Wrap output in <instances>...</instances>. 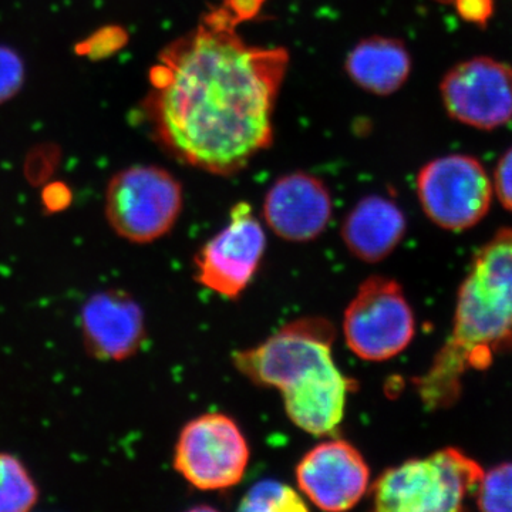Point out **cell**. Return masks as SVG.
Segmentation results:
<instances>
[{
    "instance_id": "obj_18",
    "label": "cell",
    "mask_w": 512,
    "mask_h": 512,
    "mask_svg": "<svg viewBox=\"0 0 512 512\" xmlns=\"http://www.w3.org/2000/svg\"><path fill=\"white\" fill-rule=\"evenodd\" d=\"M477 507L488 512H512V463L501 464L481 478Z\"/></svg>"
},
{
    "instance_id": "obj_21",
    "label": "cell",
    "mask_w": 512,
    "mask_h": 512,
    "mask_svg": "<svg viewBox=\"0 0 512 512\" xmlns=\"http://www.w3.org/2000/svg\"><path fill=\"white\" fill-rule=\"evenodd\" d=\"M456 9L466 22L485 26L493 16L494 0H456Z\"/></svg>"
},
{
    "instance_id": "obj_15",
    "label": "cell",
    "mask_w": 512,
    "mask_h": 512,
    "mask_svg": "<svg viewBox=\"0 0 512 512\" xmlns=\"http://www.w3.org/2000/svg\"><path fill=\"white\" fill-rule=\"evenodd\" d=\"M349 79L363 92L390 96L399 92L412 73V56L402 40L370 36L357 42L346 56Z\"/></svg>"
},
{
    "instance_id": "obj_16",
    "label": "cell",
    "mask_w": 512,
    "mask_h": 512,
    "mask_svg": "<svg viewBox=\"0 0 512 512\" xmlns=\"http://www.w3.org/2000/svg\"><path fill=\"white\" fill-rule=\"evenodd\" d=\"M40 500V488L26 464L0 451V512H29Z\"/></svg>"
},
{
    "instance_id": "obj_13",
    "label": "cell",
    "mask_w": 512,
    "mask_h": 512,
    "mask_svg": "<svg viewBox=\"0 0 512 512\" xmlns=\"http://www.w3.org/2000/svg\"><path fill=\"white\" fill-rule=\"evenodd\" d=\"M80 332L87 353L104 362H123L146 340L143 309L130 293L107 289L94 293L80 312Z\"/></svg>"
},
{
    "instance_id": "obj_8",
    "label": "cell",
    "mask_w": 512,
    "mask_h": 512,
    "mask_svg": "<svg viewBox=\"0 0 512 512\" xmlns=\"http://www.w3.org/2000/svg\"><path fill=\"white\" fill-rule=\"evenodd\" d=\"M417 195L424 214L437 227L460 232L473 228L487 215L493 185L480 161L453 154L421 168Z\"/></svg>"
},
{
    "instance_id": "obj_10",
    "label": "cell",
    "mask_w": 512,
    "mask_h": 512,
    "mask_svg": "<svg viewBox=\"0 0 512 512\" xmlns=\"http://www.w3.org/2000/svg\"><path fill=\"white\" fill-rule=\"evenodd\" d=\"M440 90L447 113L467 126L493 130L512 119V67L491 57L457 64Z\"/></svg>"
},
{
    "instance_id": "obj_22",
    "label": "cell",
    "mask_w": 512,
    "mask_h": 512,
    "mask_svg": "<svg viewBox=\"0 0 512 512\" xmlns=\"http://www.w3.org/2000/svg\"><path fill=\"white\" fill-rule=\"evenodd\" d=\"M265 2L266 0H222L221 5L241 25L255 19L264 8Z\"/></svg>"
},
{
    "instance_id": "obj_14",
    "label": "cell",
    "mask_w": 512,
    "mask_h": 512,
    "mask_svg": "<svg viewBox=\"0 0 512 512\" xmlns=\"http://www.w3.org/2000/svg\"><path fill=\"white\" fill-rule=\"evenodd\" d=\"M403 211L383 195H366L343 221V244L350 254L366 264H379L399 247L406 234Z\"/></svg>"
},
{
    "instance_id": "obj_17",
    "label": "cell",
    "mask_w": 512,
    "mask_h": 512,
    "mask_svg": "<svg viewBox=\"0 0 512 512\" xmlns=\"http://www.w3.org/2000/svg\"><path fill=\"white\" fill-rule=\"evenodd\" d=\"M239 510L251 512H305L308 504L291 485L276 480H264L249 488L239 504Z\"/></svg>"
},
{
    "instance_id": "obj_20",
    "label": "cell",
    "mask_w": 512,
    "mask_h": 512,
    "mask_svg": "<svg viewBox=\"0 0 512 512\" xmlns=\"http://www.w3.org/2000/svg\"><path fill=\"white\" fill-rule=\"evenodd\" d=\"M495 192L501 204L512 212V148L500 158L495 168Z\"/></svg>"
},
{
    "instance_id": "obj_9",
    "label": "cell",
    "mask_w": 512,
    "mask_h": 512,
    "mask_svg": "<svg viewBox=\"0 0 512 512\" xmlns=\"http://www.w3.org/2000/svg\"><path fill=\"white\" fill-rule=\"evenodd\" d=\"M266 234L247 202L229 212V222L195 255V281L222 298L237 299L264 259Z\"/></svg>"
},
{
    "instance_id": "obj_19",
    "label": "cell",
    "mask_w": 512,
    "mask_h": 512,
    "mask_svg": "<svg viewBox=\"0 0 512 512\" xmlns=\"http://www.w3.org/2000/svg\"><path fill=\"white\" fill-rule=\"evenodd\" d=\"M25 82L22 57L8 46H0V104L12 100Z\"/></svg>"
},
{
    "instance_id": "obj_2",
    "label": "cell",
    "mask_w": 512,
    "mask_h": 512,
    "mask_svg": "<svg viewBox=\"0 0 512 512\" xmlns=\"http://www.w3.org/2000/svg\"><path fill=\"white\" fill-rule=\"evenodd\" d=\"M512 352V229L503 228L478 249L458 292L456 318L423 376L414 379L430 410L453 406L468 370L485 369L500 353Z\"/></svg>"
},
{
    "instance_id": "obj_4",
    "label": "cell",
    "mask_w": 512,
    "mask_h": 512,
    "mask_svg": "<svg viewBox=\"0 0 512 512\" xmlns=\"http://www.w3.org/2000/svg\"><path fill=\"white\" fill-rule=\"evenodd\" d=\"M483 468L457 448L413 458L387 468L370 485L372 504L380 512H456L476 493Z\"/></svg>"
},
{
    "instance_id": "obj_6",
    "label": "cell",
    "mask_w": 512,
    "mask_h": 512,
    "mask_svg": "<svg viewBox=\"0 0 512 512\" xmlns=\"http://www.w3.org/2000/svg\"><path fill=\"white\" fill-rule=\"evenodd\" d=\"M416 320L402 285L386 276H370L357 289L343 315L350 352L366 362H384L412 343Z\"/></svg>"
},
{
    "instance_id": "obj_7",
    "label": "cell",
    "mask_w": 512,
    "mask_h": 512,
    "mask_svg": "<svg viewBox=\"0 0 512 512\" xmlns=\"http://www.w3.org/2000/svg\"><path fill=\"white\" fill-rule=\"evenodd\" d=\"M251 451L237 421L227 414L195 417L181 430L174 448V468L201 491H224L241 483Z\"/></svg>"
},
{
    "instance_id": "obj_1",
    "label": "cell",
    "mask_w": 512,
    "mask_h": 512,
    "mask_svg": "<svg viewBox=\"0 0 512 512\" xmlns=\"http://www.w3.org/2000/svg\"><path fill=\"white\" fill-rule=\"evenodd\" d=\"M224 6L202 15L151 67L143 110L161 150L204 173H241L274 141L285 47L245 42Z\"/></svg>"
},
{
    "instance_id": "obj_11",
    "label": "cell",
    "mask_w": 512,
    "mask_h": 512,
    "mask_svg": "<svg viewBox=\"0 0 512 512\" xmlns=\"http://www.w3.org/2000/svg\"><path fill=\"white\" fill-rule=\"evenodd\" d=\"M303 497L319 510L348 511L370 488V468L349 441L329 439L311 448L295 468Z\"/></svg>"
},
{
    "instance_id": "obj_3",
    "label": "cell",
    "mask_w": 512,
    "mask_h": 512,
    "mask_svg": "<svg viewBox=\"0 0 512 512\" xmlns=\"http://www.w3.org/2000/svg\"><path fill=\"white\" fill-rule=\"evenodd\" d=\"M336 330L328 319H296L254 348L232 356L235 369L249 382L276 389L289 420L305 433L330 437L345 419L355 380L333 359Z\"/></svg>"
},
{
    "instance_id": "obj_5",
    "label": "cell",
    "mask_w": 512,
    "mask_h": 512,
    "mask_svg": "<svg viewBox=\"0 0 512 512\" xmlns=\"http://www.w3.org/2000/svg\"><path fill=\"white\" fill-rule=\"evenodd\" d=\"M183 185L158 165H131L109 181L104 214L114 234L136 245L165 237L180 220Z\"/></svg>"
},
{
    "instance_id": "obj_12",
    "label": "cell",
    "mask_w": 512,
    "mask_h": 512,
    "mask_svg": "<svg viewBox=\"0 0 512 512\" xmlns=\"http://www.w3.org/2000/svg\"><path fill=\"white\" fill-rule=\"evenodd\" d=\"M262 212L276 237L296 244L315 241L332 220V194L316 175L293 171L269 187Z\"/></svg>"
}]
</instances>
